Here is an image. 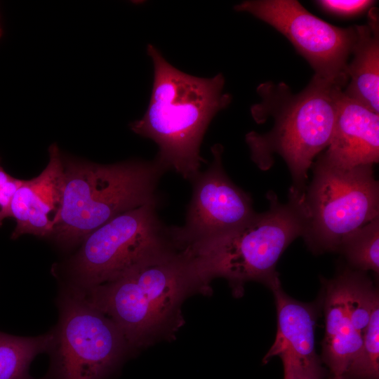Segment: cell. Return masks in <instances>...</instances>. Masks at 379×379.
Wrapping results in <instances>:
<instances>
[{"instance_id":"19","label":"cell","mask_w":379,"mask_h":379,"mask_svg":"<svg viewBox=\"0 0 379 379\" xmlns=\"http://www.w3.org/2000/svg\"><path fill=\"white\" fill-rule=\"evenodd\" d=\"M316 4L324 11L340 17H354L373 7L370 0H319Z\"/></svg>"},{"instance_id":"1","label":"cell","mask_w":379,"mask_h":379,"mask_svg":"<svg viewBox=\"0 0 379 379\" xmlns=\"http://www.w3.org/2000/svg\"><path fill=\"white\" fill-rule=\"evenodd\" d=\"M147 51L154 65L152 94L143 117L130 128L157 144L155 159L166 171L190 181L205 163L200 147L207 128L232 97L223 92L222 74L197 77L171 65L153 45Z\"/></svg>"},{"instance_id":"3","label":"cell","mask_w":379,"mask_h":379,"mask_svg":"<svg viewBox=\"0 0 379 379\" xmlns=\"http://www.w3.org/2000/svg\"><path fill=\"white\" fill-rule=\"evenodd\" d=\"M305 194L289 190L288 201L284 204L270 191L267 211L255 213L234 230L188 247L199 285L223 277L235 293H240L246 281H259L270 288L280 280L276 270L278 260L290 244L305 232Z\"/></svg>"},{"instance_id":"8","label":"cell","mask_w":379,"mask_h":379,"mask_svg":"<svg viewBox=\"0 0 379 379\" xmlns=\"http://www.w3.org/2000/svg\"><path fill=\"white\" fill-rule=\"evenodd\" d=\"M304 237L314 253L338 251L342 240L379 218V184L373 166L343 168L320 157L305 194Z\"/></svg>"},{"instance_id":"2","label":"cell","mask_w":379,"mask_h":379,"mask_svg":"<svg viewBox=\"0 0 379 379\" xmlns=\"http://www.w3.org/2000/svg\"><path fill=\"white\" fill-rule=\"evenodd\" d=\"M343 91L315 75L295 94L284 83L261 84L257 88L261 102L253 105L251 112L257 123L270 116L274 124L266 133L246 135L252 161L265 171L273 164V155L279 154L292 177L290 189L305 194L308 170L331 140Z\"/></svg>"},{"instance_id":"5","label":"cell","mask_w":379,"mask_h":379,"mask_svg":"<svg viewBox=\"0 0 379 379\" xmlns=\"http://www.w3.org/2000/svg\"><path fill=\"white\" fill-rule=\"evenodd\" d=\"M197 285L184 249L146 261L114 281L78 289L116 324L128 347H134L165 327L187 291Z\"/></svg>"},{"instance_id":"10","label":"cell","mask_w":379,"mask_h":379,"mask_svg":"<svg viewBox=\"0 0 379 379\" xmlns=\"http://www.w3.org/2000/svg\"><path fill=\"white\" fill-rule=\"evenodd\" d=\"M211 152L210 166L190 180L192 195L185 222L178 227V238L187 248L234 230L255 213L251 195L237 187L224 170L223 147L215 144Z\"/></svg>"},{"instance_id":"14","label":"cell","mask_w":379,"mask_h":379,"mask_svg":"<svg viewBox=\"0 0 379 379\" xmlns=\"http://www.w3.org/2000/svg\"><path fill=\"white\" fill-rule=\"evenodd\" d=\"M352 270H345L335 278L324 280L325 335L322 361L328 379H343L363 340L355 329L350 310Z\"/></svg>"},{"instance_id":"4","label":"cell","mask_w":379,"mask_h":379,"mask_svg":"<svg viewBox=\"0 0 379 379\" xmlns=\"http://www.w3.org/2000/svg\"><path fill=\"white\" fill-rule=\"evenodd\" d=\"M61 212L51 236L65 248L127 211L158 201L157 187L165 168L156 159L102 165L63 160Z\"/></svg>"},{"instance_id":"11","label":"cell","mask_w":379,"mask_h":379,"mask_svg":"<svg viewBox=\"0 0 379 379\" xmlns=\"http://www.w3.org/2000/svg\"><path fill=\"white\" fill-rule=\"evenodd\" d=\"M270 288L274 296L277 330L263 363L279 357L284 368L283 379H328V371L316 352L315 307L289 296L280 280Z\"/></svg>"},{"instance_id":"15","label":"cell","mask_w":379,"mask_h":379,"mask_svg":"<svg viewBox=\"0 0 379 379\" xmlns=\"http://www.w3.org/2000/svg\"><path fill=\"white\" fill-rule=\"evenodd\" d=\"M378 11H368L366 25H354L352 59L347 65L348 84L343 91L348 98L379 113V20Z\"/></svg>"},{"instance_id":"7","label":"cell","mask_w":379,"mask_h":379,"mask_svg":"<svg viewBox=\"0 0 379 379\" xmlns=\"http://www.w3.org/2000/svg\"><path fill=\"white\" fill-rule=\"evenodd\" d=\"M56 305L50 365L40 379L109 378L128 350L119 328L68 284L61 283Z\"/></svg>"},{"instance_id":"9","label":"cell","mask_w":379,"mask_h":379,"mask_svg":"<svg viewBox=\"0 0 379 379\" xmlns=\"http://www.w3.org/2000/svg\"><path fill=\"white\" fill-rule=\"evenodd\" d=\"M269 24L294 46L314 75L343 89L356 36L354 25L342 28L307 11L295 0H251L234 6Z\"/></svg>"},{"instance_id":"12","label":"cell","mask_w":379,"mask_h":379,"mask_svg":"<svg viewBox=\"0 0 379 379\" xmlns=\"http://www.w3.org/2000/svg\"><path fill=\"white\" fill-rule=\"evenodd\" d=\"M49 161L45 169L31 180H22L11 205V217L16 222L11 234L51 236L61 212L64 193L63 159L55 144L49 147Z\"/></svg>"},{"instance_id":"21","label":"cell","mask_w":379,"mask_h":379,"mask_svg":"<svg viewBox=\"0 0 379 379\" xmlns=\"http://www.w3.org/2000/svg\"><path fill=\"white\" fill-rule=\"evenodd\" d=\"M1 29L0 28V36H1Z\"/></svg>"},{"instance_id":"13","label":"cell","mask_w":379,"mask_h":379,"mask_svg":"<svg viewBox=\"0 0 379 379\" xmlns=\"http://www.w3.org/2000/svg\"><path fill=\"white\" fill-rule=\"evenodd\" d=\"M328 163L353 168L379 160V116L342 91L333 135L321 156Z\"/></svg>"},{"instance_id":"20","label":"cell","mask_w":379,"mask_h":379,"mask_svg":"<svg viewBox=\"0 0 379 379\" xmlns=\"http://www.w3.org/2000/svg\"><path fill=\"white\" fill-rule=\"evenodd\" d=\"M22 182L7 173L0 163V227L5 218L11 217L12 199Z\"/></svg>"},{"instance_id":"18","label":"cell","mask_w":379,"mask_h":379,"mask_svg":"<svg viewBox=\"0 0 379 379\" xmlns=\"http://www.w3.org/2000/svg\"><path fill=\"white\" fill-rule=\"evenodd\" d=\"M343 379H379V305L372 312L361 347Z\"/></svg>"},{"instance_id":"16","label":"cell","mask_w":379,"mask_h":379,"mask_svg":"<svg viewBox=\"0 0 379 379\" xmlns=\"http://www.w3.org/2000/svg\"><path fill=\"white\" fill-rule=\"evenodd\" d=\"M53 340L52 330L33 337L0 331V379H34L30 364L38 354L48 353Z\"/></svg>"},{"instance_id":"17","label":"cell","mask_w":379,"mask_h":379,"mask_svg":"<svg viewBox=\"0 0 379 379\" xmlns=\"http://www.w3.org/2000/svg\"><path fill=\"white\" fill-rule=\"evenodd\" d=\"M348 262L361 272L379 273V218L347 235L340 244Z\"/></svg>"},{"instance_id":"6","label":"cell","mask_w":379,"mask_h":379,"mask_svg":"<svg viewBox=\"0 0 379 379\" xmlns=\"http://www.w3.org/2000/svg\"><path fill=\"white\" fill-rule=\"evenodd\" d=\"M158 201L122 213L88 234L69 260L65 280L79 289L114 281L163 254L182 250L178 227L159 218Z\"/></svg>"}]
</instances>
